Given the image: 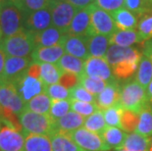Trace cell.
<instances>
[{
  "mask_svg": "<svg viewBox=\"0 0 152 151\" xmlns=\"http://www.w3.org/2000/svg\"><path fill=\"white\" fill-rule=\"evenodd\" d=\"M141 57H137V58L128 60L126 62H123L121 64H118V65L112 67V71L115 78L119 80H127L131 78L137 71Z\"/></svg>",
  "mask_w": 152,
  "mask_h": 151,
  "instance_id": "4dcf8cb0",
  "label": "cell"
},
{
  "mask_svg": "<svg viewBox=\"0 0 152 151\" xmlns=\"http://www.w3.org/2000/svg\"><path fill=\"white\" fill-rule=\"evenodd\" d=\"M149 151H152V137H151V145H150V150Z\"/></svg>",
  "mask_w": 152,
  "mask_h": 151,
  "instance_id": "9f6ffc18",
  "label": "cell"
},
{
  "mask_svg": "<svg viewBox=\"0 0 152 151\" xmlns=\"http://www.w3.org/2000/svg\"><path fill=\"white\" fill-rule=\"evenodd\" d=\"M143 55L150 59L152 62V39L146 40L144 42V46H143Z\"/></svg>",
  "mask_w": 152,
  "mask_h": 151,
  "instance_id": "681fc988",
  "label": "cell"
},
{
  "mask_svg": "<svg viewBox=\"0 0 152 151\" xmlns=\"http://www.w3.org/2000/svg\"><path fill=\"white\" fill-rule=\"evenodd\" d=\"M142 41L144 40L142 39L138 31L135 30H118L115 34H113L110 36V44H116V45L123 47H132V45H134V44L142 42Z\"/></svg>",
  "mask_w": 152,
  "mask_h": 151,
  "instance_id": "603a6c76",
  "label": "cell"
},
{
  "mask_svg": "<svg viewBox=\"0 0 152 151\" xmlns=\"http://www.w3.org/2000/svg\"><path fill=\"white\" fill-rule=\"evenodd\" d=\"M13 5L17 6L18 8H21L22 6V3H23V0H9Z\"/></svg>",
  "mask_w": 152,
  "mask_h": 151,
  "instance_id": "816d5d0a",
  "label": "cell"
},
{
  "mask_svg": "<svg viewBox=\"0 0 152 151\" xmlns=\"http://www.w3.org/2000/svg\"><path fill=\"white\" fill-rule=\"evenodd\" d=\"M83 151H110L111 148L103 141L99 133L80 128L67 133Z\"/></svg>",
  "mask_w": 152,
  "mask_h": 151,
  "instance_id": "ba28073f",
  "label": "cell"
},
{
  "mask_svg": "<svg viewBox=\"0 0 152 151\" xmlns=\"http://www.w3.org/2000/svg\"><path fill=\"white\" fill-rule=\"evenodd\" d=\"M53 151H83L65 133L57 131L50 136Z\"/></svg>",
  "mask_w": 152,
  "mask_h": 151,
  "instance_id": "f1b7e54d",
  "label": "cell"
},
{
  "mask_svg": "<svg viewBox=\"0 0 152 151\" xmlns=\"http://www.w3.org/2000/svg\"><path fill=\"white\" fill-rule=\"evenodd\" d=\"M2 113V111H1V109H0V114H1Z\"/></svg>",
  "mask_w": 152,
  "mask_h": 151,
  "instance_id": "91938a15",
  "label": "cell"
},
{
  "mask_svg": "<svg viewBox=\"0 0 152 151\" xmlns=\"http://www.w3.org/2000/svg\"><path fill=\"white\" fill-rule=\"evenodd\" d=\"M146 93H147L148 102H149V104L152 106V81L150 82V83L146 88Z\"/></svg>",
  "mask_w": 152,
  "mask_h": 151,
  "instance_id": "f907efd6",
  "label": "cell"
},
{
  "mask_svg": "<svg viewBox=\"0 0 152 151\" xmlns=\"http://www.w3.org/2000/svg\"><path fill=\"white\" fill-rule=\"evenodd\" d=\"M34 34V40L35 47H49L55 45H62L63 39L66 34L58 30L55 27H50L39 33Z\"/></svg>",
  "mask_w": 152,
  "mask_h": 151,
  "instance_id": "ac0fdd59",
  "label": "cell"
},
{
  "mask_svg": "<svg viewBox=\"0 0 152 151\" xmlns=\"http://www.w3.org/2000/svg\"><path fill=\"white\" fill-rule=\"evenodd\" d=\"M135 81L146 89L152 81V62L145 55H142L135 75Z\"/></svg>",
  "mask_w": 152,
  "mask_h": 151,
  "instance_id": "d6a6232c",
  "label": "cell"
},
{
  "mask_svg": "<svg viewBox=\"0 0 152 151\" xmlns=\"http://www.w3.org/2000/svg\"><path fill=\"white\" fill-rule=\"evenodd\" d=\"M52 26L67 34L74 17L80 9L70 4L66 0H54L50 2Z\"/></svg>",
  "mask_w": 152,
  "mask_h": 151,
  "instance_id": "52a82bcc",
  "label": "cell"
},
{
  "mask_svg": "<svg viewBox=\"0 0 152 151\" xmlns=\"http://www.w3.org/2000/svg\"><path fill=\"white\" fill-rule=\"evenodd\" d=\"M13 83L15 85L21 97L26 103L37 94L44 92L45 86H46L40 78L30 76L28 73H26L24 76H22L20 79Z\"/></svg>",
  "mask_w": 152,
  "mask_h": 151,
  "instance_id": "8fae6325",
  "label": "cell"
},
{
  "mask_svg": "<svg viewBox=\"0 0 152 151\" xmlns=\"http://www.w3.org/2000/svg\"><path fill=\"white\" fill-rule=\"evenodd\" d=\"M0 44L6 55L12 57H31L35 48L34 34L26 30L4 37Z\"/></svg>",
  "mask_w": 152,
  "mask_h": 151,
  "instance_id": "5b68a950",
  "label": "cell"
},
{
  "mask_svg": "<svg viewBox=\"0 0 152 151\" xmlns=\"http://www.w3.org/2000/svg\"><path fill=\"white\" fill-rule=\"evenodd\" d=\"M62 46L67 54L75 56L77 58L86 60L89 58L88 52V37L82 35H65Z\"/></svg>",
  "mask_w": 152,
  "mask_h": 151,
  "instance_id": "9a60e30c",
  "label": "cell"
},
{
  "mask_svg": "<svg viewBox=\"0 0 152 151\" xmlns=\"http://www.w3.org/2000/svg\"><path fill=\"white\" fill-rule=\"evenodd\" d=\"M123 109L120 105L113 106L107 109L102 110L103 116H104L105 122L109 127H116L122 128V115H123Z\"/></svg>",
  "mask_w": 152,
  "mask_h": 151,
  "instance_id": "8d00e7d4",
  "label": "cell"
},
{
  "mask_svg": "<svg viewBox=\"0 0 152 151\" xmlns=\"http://www.w3.org/2000/svg\"><path fill=\"white\" fill-rule=\"evenodd\" d=\"M52 1H54V0H49V4H50V2H52Z\"/></svg>",
  "mask_w": 152,
  "mask_h": 151,
  "instance_id": "680465c9",
  "label": "cell"
},
{
  "mask_svg": "<svg viewBox=\"0 0 152 151\" xmlns=\"http://www.w3.org/2000/svg\"><path fill=\"white\" fill-rule=\"evenodd\" d=\"M0 150L25 151L24 133L3 113L0 114Z\"/></svg>",
  "mask_w": 152,
  "mask_h": 151,
  "instance_id": "277c9868",
  "label": "cell"
},
{
  "mask_svg": "<svg viewBox=\"0 0 152 151\" xmlns=\"http://www.w3.org/2000/svg\"><path fill=\"white\" fill-rule=\"evenodd\" d=\"M115 151H127V150H124V149H119V150H115Z\"/></svg>",
  "mask_w": 152,
  "mask_h": 151,
  "instance_id": "6f0895ef",
  "label": "cell"
},
{
  "mask_svg": "<svg viewBox=\"0 0 152 151\" xmlns=\"http://www.w3.org/2000/svg\"><path fill=\"white\" fill-rule=\"evenodd\" d=\"M33 62L31 57H12L7 56L2 78L3 80L15 82L24 76Z\"/></svg>",
  "mask_w": 152,
  "mask_h": 151,
  "instance_id": "4fadbf2b",
  "label": "cell"
},
{
  "mask_svg": "<svg viewBox=\"0 0 152 151\" xmlns=\"http://www.w3.org/2000/svg\"><path fill=\"white\" fill-rule=\"evenodd\" d=\"M44 92L52 100H64V99H69L70 97L69 88H65V86L60 85V83H54V85H46Z\"/></svg>",
  "mask_w": 152,
  "mask_h": 151,
  "instance_id": "ab89813d",
  "label": "cell"
},
{
  "mask_svg": "<svg viewBox=\"0 0 152 151\" xmlns=\"http://www.w3.org/2000/svg\"><path fill=\"white\" fill-rule=\"evenodd\" d=\"M138 115L140 113L124 109L122 115V130L126 133H134L138 122Z\"/></svg>",
  "mask_w": 152,
  "mask_h": 151,
  "instance_id": "b9f144b4",
  "label": "cell"
},
{
  "mask_svg": "<svg viewBox=\"0 0 152 151\" xmlns=\"http://www.w3.org/2000/svg\"><path fill=\"white\" fill-rule=\"evenodd\" d=\"M71 111V100L64 99V100H52L50 109V116L53 119H59L65 116Z\"/></svg>",
  "mask_w": 152,
  "mask_h": 151,
  "instance_id": "60d3db41",
  "label": "cell"
},
{
  "mask_svg": "<svg viewBox=\"0 0 152 151\" xmlns=\"http://www.w3.org/2000/svg\"><path fill=\"white\" fill-rule=\"evenodd\" d=\"M127 134L128 133L125 131H123L122 128L107 126L105 130L100 133V136H101L103 141L110 148L119 150L122 148L126 137H127Z\"/></svg>",
  "mask_w": 152,
  "mask_h": 151,
  "instance_id": "cb8c5ba5",
  "label": "cell"
},
{
  "mask_svg": "<svg viewBox=\"0 0 152 151\" xmlns=\"http://www.w3.org/2000/svg\"><path fill=\"white\" fill-rule=\"evenodd\" d=\"M135 133L144 136L152 137V106L148 104L140 112Z\"/></svg>",
  "mask_w": 152,
  "mask_h": 151,
  "instance_id": "1f68e13d",
  "label": "cell"
},
{
  "mask_svg": "<svg viewBox=\"0 0 152 151\" xmlns=\"http://www.w3.org/2000/svg\"><path fill=\"white\" fill-rule=\"evenodd\" d=\"M67 34L87 36L93 34L91 28V5L80 9L74 17Z\"/></svg>",
  "mask_w": 152,
  "mask_h": 151,
  "instance_id": "5bb4252c",
  "label": "cell"
},
{
  "mask_svg": "<svg viewBox=\"0 0 152 151\" xmlns=\"http://www.w3.org/2000/svg\"><path fill=\"white\" fill-rule=\"evenodd\" d=\"M85 117L73 111H70L67 115L59 119H55L57 131L65 133H72L74 131L83 128V125H85Z\"/></svg>",
  "mask_w": 152,
  "mask_h": 151,
  "instance_id": "ffe728a7",
  "label": "cell"
},
{
  "mask_svg": "<svg viewBox=\"0 0 152 151\" xmlns=\"http://www.w3.org/2000/svg\"><path fill=\"white\" fill-rule=\"evenodd\" d=\"M91 28L93 34L108 36H111L118 31L112 15L95 4L91 5Z\"/></svg>",
  "mask_w": 152,
  "mask_h": 151,
  "instance_id": "9c48e42d",
  "label": "cell"
},
{
  "mask_svg": "<svg viewBox=\"0 0 152 151\" xmlns=\"http://www.w3.org/2000/svg\"><path fill=\"white\" fill-rule=\"evenodd\" d=\"M106 127H107V124L105 122V119L104 116H103V112L101 109H99L95 113L90 115L89 117L86 118L85 125H83V128H86V130L91 131L93 133L99 134L105 130Z\"/></svg>",
  "mask_w": 152,
  "mask_h": 151,
  "instance_id": "e575fe53",
  "label": "cell"
},
{
  "mask_svg": "<svg viewBox=\"0 0 152 151\" xmlns=\"http://www.w3.org/2000/svg\"><path fill=\"white\" fill-rule=\"evenodd\" d=\"M0 109L2 113L10 116H19L26 110V102L23 100L15 85L6 80L0 79Z\"/></svg>",
  "mask_w": 152,
  "mask_h": 151,
  "instance_id": "3957f363",
  "label": "cell"
},
{
  "mask_svg": "<svg viewBox=\"0 0 152 151\" xmlns=\"http://www.w3.org/2000/svg\"><path fill=\"white\" fill-rule=\"evenodd\" d=\"M94 4L112 14L120 9L125 8V0H95Z\"/></svg>",
  "mask_w": 152,
  "mask_h": 151,
  "instance_id": "f6af8a7d",
  "label": "cell"
},
{
  "mask_svg": "<svg viewBox=\"0 0 152 151\" xmlns=\"http://www.w3.org/2000/svg\"><path fill=\"white\" fill-rule=\"evenodd\" d=\"M110 46V36L93 34L88 36V52L90 57L105 58Z\"/></svg>",
  "mask_w": 152,
  "mask_h": 151,
  "instance_id": "44dd1931",
  "label": "cell"
},
{
  "mask_svg": "<svg viewBox=\"0 0 152 151\" xmlns=\"http://www.w3.org/2000/svg\"><path fill=\"white\" fill-rule=\"evenodd\" d=\"M49 6V0H23L21 10L25 14L40 10Z\"/></svg>",
  "mask_w": 152,
  "mask_h": 151,
  "instance_id": "ee69618b",
  "label": "cell"
},
{
  "mask_svg": "<svg viewBox=\"0 0 152 151\" xmlns=\"http://www.w3.org/2000/svg\"><path fill=\"white\" fill-rule=\"evenodd\" d=\"M85 60L65 53L57 63V65L64 73L74 74L80 77L85 73Z\"/></svg>",
  "mask_w": 152,
  "mask_h": 151,
  "instance_id": "4316f807",
  "label": "cell"
},
{
  "mask_svg": "<svg viewBox=\"0 0 152 151\" xmlns=\"http://www.w3.org/2000/svg\"><path fill=\"white\" fill-rule=\"evenodd\" d=\"M125 8L137 16L152 14V3L150 0H125Z\"/></svg>",
  "mask_w": 152,
  "mask_h": 151,
  "instance_id": "d590c367",
  "label": "cell"
},
{
  "mask_svg": "<svg viewBox=\"0 0 152 151\" xmlns=\"http://www.w3.org/2000/svg\"><path fill=\"white\" fill-rule=\"evenodd\" d=\"M151 137L144 136L138 133H130L127 134L122 148L127 151H149Z\"/></svg>",
  "mask_w": 152,
  "mask_h": 151,
  "instance_id": "d4e9b609",
  "label": "cell"
},
{
  "mask_svg": "<svg viewBox=\"0 0 152 151\" xmlns=\"http://www.w3.org/2000/svg\"><path fill=\"white\" fill-rule=\"evenodd\" d=\"M70 4L75 6L77 9H83L86 7H89L90 5L94 4L95 0H66Z\"/></svg>",
  "mask_w": 152,
  "mask_h": 151,
  "instance_id": "7dc6e473",
  "label": "cell"
},
{
  "mask_svg": "<svg viewBox=\"0 0 152 151\" xmlns=\"http://www.w3.org/2000/svg\"><path fill=\"white\" fill-rule=\"evenodd\" d=\"M24 19L25 13L9 1L4 6L0 15V26L4 37L11 36L24 31Z\"/></svg>",
  "mask_w": 152,
  "mask_h": 151,
  "instance_id": "8992f818",
  "label": "cell"
},
{
  "mask_svg": "<svg viewBox=\"0 0 152 151\" xmlns=\"http://www.w3.org/2000/svg\"><path fill=\"white\" fill-rule=\"evenodd\" d=\"M141 56L142 55L140 51L134 47H123L116 44H110L105 55V59L112 68L118 64Z\"/></svg>",
  "mask_w": 152,
  "mask_h": 151,
  "instance_id": "2e32d148",
  "label": "cell"
},
{
  "mask_svg": "<svg viewBox=\"0 0 152 151\" xmlns=\"http://www.w3.org/2000/svg\"><path fill=\"white\" fill-rule=\"evenodd\" d=\"M0 2H4V3H6V2H9V0H0Z\"/></svg>",
  "mask_w": 152,
  "mask_h": 151,
  "instance_id": "11a10c76",
  "label": "cell"
},
{
  "mask_svg": "<svg viewBox=\"0 0 152 151\" xmlns=\"http://www.w3.org/2000/svg\"><path fill=\"white\" fill-rule=\"evenodd\" d=\"M6 58H7V55H6L5 51L3 50L1 44H0V79L2 78L3 72H4V67H5V63H6Z\"/></svg>",
  "mask_w": 152,
  "mask_h": 151,
  "instance_id": "c3c4849f",
  "label": "cell"
},
{
  "mask_svg": "<svg viewBox=\"0 0 152 151\" xmlns=\"http://www.w3.org/2000/svg\"><path fill=\"white\" fill-rule=\"evenodd\" d=\"M50 27H52V14L50 6L28 14H25L24 30L28 33H39Z\"/></svg>",
  "mask_w": 152,
  "mask_h": 151,
  "instance_id": "30bf717a",
  "label": "cell"
},
{
  "mask_svg": "<svg viewBox=\"0 0 152 151\" xmlns=\"http://www.w3.org/2000/svg\"><path fill=\"white\" fill-rule=\"evenodd\" d=\"M25 151H53L51 139L47 136L24 133Z\"/></svg>",
  "mask_w": 152,
  "mask_h": 151,
  "instance_id": "484cf974",
  "label": "cell"
},
{
  "mask_svg": "<svg viewBox=\"0 0 152 151\" xmlns=\"http://www.w3.org/2000/svg\"><path fill=\"white\" fill-rule=\"evenodd\" d=\"M137 31L144 41L152 39V14L144 15L138 22Z\"/></svg>",
  "mask_w": 152,
  "mask_h": 151,
  "instance_id": "7bdbcfd3",
  "label": "cell"
},
{
  "mask_svg": "<svg viewBox=\"0 0 152 151\" xmlns=\"http://www.w3.org/2000/svg\"><path fill=\"white\" fill-rule=\"evenodd\" d=\"M23 133H33L51 136L57 133L55 119L49 114H37L25 110L18 116Z\"/></svg>",
  "mask_w": 152,
  "mask_h": 151,
  "instance_id": "6da1fadb",
  "label": "cell"
},
{
  "mask_svg": "<svg viewBox=\"0 0 152 151\" xmlns=\"http://www.w3.org/2000/svg\"><path fill=\"white\" fill-rule=\"evenodd\" d=\"M79 85L83 86L86 90H88L93 95L97 96L106 86H107L108 82L103 81V80L99 78H95V77H89L83 74L82 76L79 77Z\"/></svg>",
  "mask_w": 152,
  "mask_h": 151,
  "instance_id": "836d02e7",
  "label": "cell"
},
{
  "mask_svg": "<svg viewBox=\"0 0 152 151\" xmlns=\"http://www.w3.org/2000/svg\"><path fill=\"white\" fill-rule=\"evenodd\" d=\"M149 104L146 89L137 81H132L121 86L120 103L123 109L140 113Z\"/></svg>",
  "mask_w": 152,
  "mask_h": 151,
  "instance_id": "7a4b0ae2",
  "label": "cell"
},
{
  "mask_svg": "<svg viewBox=\"0 0 152 151\" xmlns=\"http://www.w3.org/2000/svg\"><path fill=\"white\" fill-rule=\"evenodd\" d=\"M120 93L121 86L119 85L117 81L108 82L107 86L96 96V104L101 110L119 105Z\"/></svg>",
  "mask_w": 152,
  "mask_h": 151,
  "instance_id": "d6986e66",
  "label": "cell"
},
{
  "mask_svg": "<svg viewBox=\"0 0 152 151\" xmlns=\"http://www.w3.org/2000/svg\"><path fill=\"white\" fill-rule=\"evenodd\" d=\"M150 1H151V3H152V0H150Z\"/></svg>",
  "mask_w": 152,
  "mask_h": 151,
  "instance_id": "94428289",
  "label": "cell"
},
{
  "mask_svg": "<svg viewBox=\"0 0 152 151\" xmlns=\"http://www.w3.org/2000/svg\"><path fill=\"white\" fill-rule=\"evenodd\" d=\"M112 17L114 19L116 27L118 30L129 31L135 30L138 26L137 17L134 13L128 10L127 8H122L120 10L112 13Z\"/></svg>",
  "mask_w": 152,
  "mask_h": 151,
  "instance_id": "7402d4cb",
  "label": "cell"
},
{
  "mask_svg": "<svg viewBox=\"0 0 152 151\" xmlns=\"http://www.w3.org/2000/svg\"><path fill=\"white\" fill-rule=\"evenodd\" d=\"M0 151H1V150H0Z\"/></svg>",
  "mask_w": 152,
  "mask_h": 151,
  "instance_id": "6125c7cd",
  "label": "cell"
},
{
  "mask_svg": "<svg viewBox=\"0 0 152 151\" xmlns=\"http://www.w3.org/2000/svg\"><path fill=\"white\" fill-rule=\"evenodd\" d=\"M3 38H4V34H3V31H2L1 26H0V43H1V41L3 40Z\"/></svg>",
  "mask_w": 152,
  "mask_h": 151,
  "instance_id": "db71d44e",
  "label": "cell"
},
{
  "mask_svg": "<svg viewBox=\"0 0 152 151\" xmlns=\"http://www.w3.org/2000/svg\"><path fill=\"white\" fill-rule=\"evenodd\" d=\"M51 104H52V99L45 92H42L34 96L26 103V110L34 112L37 114L50 115Z\"/></svg>",
  "mask_w": 152,
  "mask_h": 151,
  "instance_id": "83f0119b",
  "label": "cell"
},
{
  "mask_svg": "<svg viewBox=\"0 0 152 151\" xmlns=\"http://www.w3.org/2000/svg\"><path fill=\"white\" fill-rule=\"evenodd\" d=\"M85 75L89 77H95L103 80V81L111 82L116 81L113 74L111 66L105 58L98 57H89L85 62Z\"/></svg>",
  "mask_w": 152,
  "mask_h": 151,
  "instance_id": "7c38bea8",
  "label": "cell"
},
{
  "mask_svg": "<svg viewBox=\"0 0 152 151\" xmlns=\"http://www.w3.org/2000/svg\"><path fill=\"white\" fill-rule=\"evenodd\" d=\"M8 2H6V3H4V2H0V15H1V12H2V10H3V8H4V6L7 4Z\"/></svg>",
  "mask_w": 152,
  "mask_h": 151,
  "instance_id": "f5cc1de1",
  "label": "cell"
},
{
  "mask_svg": "<svg viewBox=\"0 0 152 151\" xmlns=\"http://www.w3.org/2000/svg\"><path fill=\"white\" fill-rule=\"evenodd\" d=\"M99 110V107L96 103L91 102H82L77 100H71V111L82 115L85 118L89 117L90 115Z\"/></svg>",
  "mask_w": 152,
  "mask_h": 151,
  "instance_id": "f35d334b",
  "label": "cell"
},
{
  "mask_svg": "<svg viewBox=\"0 0 152 151\" xmlns=\"http://www.w3.org/2000/svg\"><path fill=\"white\" fill-rule=\"evenodd\" d=\"M58 83H60V85H62L65 88L70 89L73 86L79 85V76L70 73H64Z\"/></svg>",
  "mask_w": 152,
  "mask_h": 151,
  "instance_id": "bcb514c9",
  "label": "cell"
},
{
  "mask_svg": "<svg viewBox=\"0 0 152 151\" xmlns=\"http://www.w3.org/2000/svg\"><path fill=\"white\" fill-rule=\"evenodd\" d=\"M70 100H77L82 102H91L96 103V96L90 93L88 90L82 86L80 85H77L69 89Z\"/></svg>",
  "mask_w": 152,
  "mask_h": 151,
  "instance_id": "74e56055",
  "label": "cell"
},
{
  "mask_svg": "<svg viewBox=\"0 0 152 151\" xmlns=\"http://www.w3.org/2000/svg\"><path fill=\"white\" fill-rule=\"evenodd\" d=\"M65 49L62 45H55L49 47H35L31 55L34 62L37 63H51L57 64L65 54Z\"/></svg>",
  "mask_w": 152,
  "mask_h": 151,
  "instance_id": "e0dca14e",
  "label": "cell"
},
{
  "mask_svg": "<svg viewBox=\"0 0 152 151\" xmlns=\"http://www.w3.org/2000/svg\"><path fill=\"white\" fill-rule=\"evenodd\" d=\"M64 72L57 64L41 63L40 64V79L45 85L58 83Z\"/></svg>",
  "mask_w": 152,
  "mask_h": 151,
  "instance_id": "f546056e",
  "label": "cell"
}]
</instances>
